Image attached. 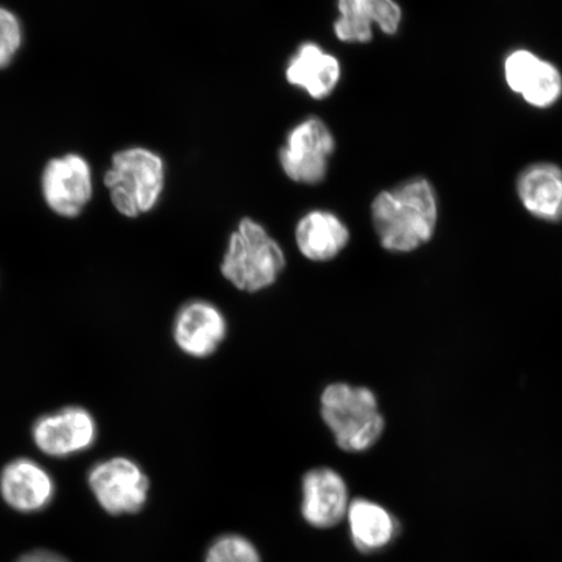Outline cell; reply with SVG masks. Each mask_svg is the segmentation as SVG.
<instances>
[{
	"label": "cell",
	"instance_id": "obj_1",
	"mask_svg": "<svg viewBox=\"0 0 562 562\" xmlns=\"http://www.w3.org/2000/svg\"><path fill=\"white\" fill-rule=\"evenodd\" d=\"M370 213L382 248L406 255L431 240L438 224L437 193L430 181L414 178L379 193Z\"/></svg>",
	"mask_w": 562,
	"mask_h": 562
},
{
	"label": "cell",
	"instance_id": "obj_2",
	"mask_svg": "<svg viewBox=\"0 0 562 562\" xmlns=\"http://www.w3.org/2000/svg\"><path fill=\"white\" fill-rule=\"evenodd\" d=\"M319 414L342 452H368L385 431L376 393L367 385L329 383L319 396Z\"/></svg>",
	"mask_w": 562,
	"mask_h": 562
},
{
	"label": "cell",
	"instance_id": "obj_3",
	"mask_svg": "<svg viewBox=\"0 0 562 562\" xmlns=\"http://www.w3.org/2000/svg\"><path fill=\"white\" fill-rule=\"evenodd\" d=\"M285 267L283 246L261 223L244 217L228 237L220 269L235 290L255 294L276 285Z\"/></svg>",
	"mask_w": 562,
	"mask_h": 562
},
{
	"label": "cell",
	"instance_id": "obj_4",
	"mask_svg": "<svg viewBox=\"0 0 562 562\" xmlns=\"http://www.w3.org/2000/svg\"><path fill=\"white\" fill-rule=\"evenodd\" d=\"M103 182L117 213L136 220L158 206L166 187L165 161L146 147H128L112 156Z\"/></svg>",
	"mask_w": 562,
	"mask_h": 562
},
{
	"label": "cell",
	"instance_id": "obj_5",
	"mask_svg": "<svg viewBox=\"0 0 562 562\" xmlns=\"http://www.w3.org/2000/svg\"><path fill=\"white\" fill-rule=\"evenodd\" d=\"M88 483L97 502L112 516L143 510L150 490L149 477L128 457H112L95 463L89 470Z\"/></svg>",
	"mask_w": 562,
	"mask_h": 562
},
{
	"label": "cell",
	"instance_id": "obj_6",
	"mask_svg": "<svg viewBox=\"0 0 562 562\" xmlns=\"http://www.w3.org/2000/svg\"><path fill=\"white\" fill-rule=\"evenodd\" d=\"M335 146V137L325 122L319 117H307L294 126L281 147V168L299 184H319L326 178Z\"/></svg>",
	"mask_w": 562,
	"mask_h": 562
},
{
	"label": "cell",
	"instance_id": "obj_7",
	"mask_svg": "<svg viewBox=\"0 0 562 562\" xmlns=\"http://www.w3.org/2000/svg\"><path fill=\"white\" fill-rule=\"evenodd\" d=\"M41 191L48 209L67 220L80 216L94 194L93 171L86 157L69 153L47 161Z\"/></svg>",
	"mask_w": 562,
	"mask_h": 562
},
{
	"label": "cell",
	"instance_id": "obj_8",
	"mask_svg": "<svg viewBox=\"0 0 562 562\" xmlns=\"http://www.w3.org/2000/svg\"><path fill=\"white\" fill-rule=\"evenodd\" d=\"M228 319L222 308L205 299L189 300L176 312L172 339L182 355L207 360L227 340Z\"/></svg>",
	"mask_w": 562,
	"mask_h": 562
},
{
	"label": "cell",
	"instance_id": "obj_9",
	"mask_svg": "<svg viewBox=\"0 0 562 562\" xmlns=\"http://www.w3.org/2000/svg\"><path fill=\"white\" fill-rule=\"evenodd\" d=\"M98 425L93 414L82 406H67L34 422V446L55 459L80 454L94 446Z\"/></svg>",
	"mask_w": 562,
	"mask_h": 562
},
{
	"label": "cell",
	"instance_id": "obj_10",
	"mask_svg": "<svg viewBox=\"0 0 562 562\" xmlns=\"http://www.w3.org/2000/svg\"><path fill=\"white\" fill-rule=\"evenodd\" d=\"M349 504L347 482L335 469L315 468L302 477V516L316 529L339 525Z\"/></svg>",
	"mask_w": 562,
	"mask_h": 562
},
{
	"label": "cell",
	"instance_id": "obj_11",
	"mask_svg": "<svg viewBox=\"0 0 562 562\" xmlns=\"http://www.w3.org/2000/svg\"><path fill=\"white\" fill-rule=\"evenodd\" d=\"M505 79L509 88L533 108H550L562 94L559 69L527 50L509 54L505 60Z\"/></svg>",
	"mask_w": 562,
	"mask_h": 562
},
{
	"label": "cell",
	"instance_id": "obj_12",
	"mask_svg": "<svg viewBox=\"0 0 562 562\" xmlns=\"http://www.w3.org/2000/svg\"><path fill=\"white\" fill-rule=\"evenodd\" d=\"M337 9L335 34L347 44H368L372 40V24L385 34H396L403 20L395 0H337Z\"/></svg>",
	"mask_w": 562,
	"mask_h": 562
},
{
	"label": "cell",
	"instance_id": "obj_13",
	"mask_svg": "<svg viewBox=\"0 0 562 562\" xmlns=\"http://www.w3.org/2000/svg\"><path fill=\"white\" fill-rule=\"evenodd\" d=\"M294 243L308 262H333L348 248L350 231L333 211L316 209L300 217L294 227Z\"/></svg>",
	"mask_w": 562,
	"mask_h": 562
},
{
	"label": "cell",
	"instance_id": "obj_14",
	"mask_svg": "<svg viewBox=\"0 0 562 562\" xmlns=\"http://www.w3.org/2000/svg\"><path fill=\"white\" fill-rule=\"evenodd\" d=\"M0 494L12 509L33 513L52 503L55 484L50 474L38 462L16 459L0 474Z\"/></svg>",
	"mask_w": 562,
	"mask_h": 562
},
{
	"label": "cell",
	"instance_id": "obj_15",
	"mask_svg": "<svg viewBox=\"0 0 562 562\" xmlns=\"http://www.w3.org/2000/svg\"><path fill=\"white\" fill-rule=\"evenodd\" d=\"M291 86L305 90L314 100H325L334 93L341 79V67L334 55L314 42H306L294 53L285 69Z\"/></svg>",
	"mask_w": 562,
	"mask_h": 562
},
{
	"label": "cell",
	"instance_id": "obj_16",
	"mask_svg": "<svg viewBox=\"0 0 562 562\" xmlns=\"http://www.w3.org/2000/svg\"><path fill=\"white\" fill-rule=\"evenodd\" d=\"M517 192L532 216L550 223L562 222V170L557 165L527 167L519 175Z\"/></svg>",
	"mask_w": 562,
	"mask_h": 562
},
{
	"label": "cell",
	"instance_id": "obj_17",
	"mask_svg": "<svg viewBox=\"0 0 562 562\" xmlns=\"http://www.w3.org/2000/svg\"><path fill=\"white\" fill-rule=\"evenodd\" d=\"M347 517L351 540L357 550L363 553L384 550L400 531L395 516L368 498L350 502Z\"/></svg>",
	"mask_w": 562,
	"mask_h": 562
},
{
	"label": "cell",
	"instance_id": "obj_18",
	"mask_svg": "<svg viewBox=\"0 0 562 562\" xmlns=\"http://www.w3.org/2000/svg\"><path fill=\"white\" fill-rule=\"evenodd\" d=\"M205 562H262L250 540L228 533L216 539L209 548Z\"/></svg>",
	"mask_w": 562,
	"mask_h": 562
},
{
	"label": "cell",
	"instance_id": "obj_19",
	"mask_svg": "<svg viewBox=\"0 0 562 562\" xmlns=\"http://www.w3.org/2000/svg\"><path fill=\"white\" fill-rule=\"evenodd\" d=\"M23 41V25L16 13L0 5V69L15 60Z\"/></svg>",
	"mask_w": 562,
	"mask_h": 562
},
{
	"label": "cell",
	"instance_id": "obj_20",
	"mask_svg": "<svg viewBox=\"0 0 562 562\" xmlns=\"http://www.w3.org/2000/svg\"><path fill=\"white\" fill-rule=\"evenodd\" d=\"M16 562H69L58 553L48 551H34L24 554Z\"/></svg>",
	"mask_w": 562,
	"mask_h": 562
}]
</instances>
